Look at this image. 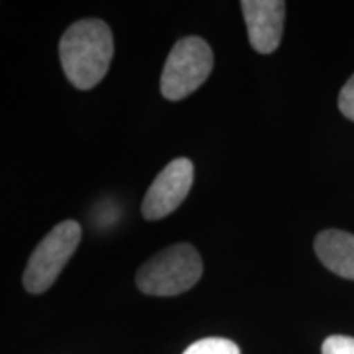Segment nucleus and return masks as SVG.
<instances>
[{"mask_svg": "<svg viewBox=\"0 0 354 354\" xmlns=\"http://www.w3.org/2000/svg\"><path fill=\"white\" fill-rule=\"evenodd\" d=\"M113 57V37L99 19H84L66 30L59 59L68 81L79 91L95 87L105 77Z\"/></svg>", "mask_w": 354, "mask_h": 354, "instance_id": "1", "label": "nucleus"}, {"mask_svg": "<svg viewBox=\"0 0 354 354\" xmlns=\"http://www.w3.org/2000/svg\"><path fill=\"white\" fill-rule=\"evenodd\" d=\"M315 253L331 272L354 281V234L325 230L317 236Z\"/></svg>", "mask_w": 354, "mask_h": 354, "instance_id": "7", "label": "nucleus"}, {"mask_svg": "<svg viewBox=\"0 0 354 354\" xmlns=\"http://www.w3.org/2000/svg\"><path fill=\"white\" fill-rule=\"evenodd\" d=\"M82 230L77 221L66 220L56 225L39 241L24 274V286L30 294H43L55 284L71 256L77 250Z\"/></svg>", "mask_w": 354, "mask_h": 354, "instance_id": "4", "label": "nucleus"}, {"mask_svg": "<svg viewBox=\"0 0 354 354\" xmlns=\"http://www.w3.org/2000/svg\"><path fill=\"white\" fill-rule=\"evenodd\" d=\"M194 165L187 158H177L159 172L143 198L141 212L146 220H161L171 215L190 192Z\"/></svg>", "mask_w": 354, "mask_h": 354, "instance_id": "5", "label": "nucleus"}, {"mask_svg": "<svg viewBox=\"0 0 354 354\" xmlns=\"http://www.w3.org/2000/svg\"><path fill=\"white\" fill-rule=\"evenodd\" d=\"M183 354H241L236 343L227 338H203L185 349Z\"/></svg>", "mask_w": 354, "mask_h": 354, "instance_id": "8", "label": "nucleus"}, {"mask_svg": "<svg viewBox=\"0 0 354 354\" xmlns=\"http://www.w3.org/2000/svg\"><path fill=\"white\" fill-rule=\"evenodd\" d=\"M338 107L344 117L354 122V76L344 84L342 92H339Z\"/></svg>", "mask_w": 354, "mask_h": 354, "instance_id": "10", "label": "nucleus"}, {"mask_svg": "<svg viewBox=\"0 0 354 354\" xmlns=\"http://www.w3.org/2000/svg\"><path fill=\"white\" fill-rule=\"evenodd\" d=\"M322 354H354V338L333 335L323 342Z\"/></svg>", "mask_w": 354, "mask_h": 354, "instance_id": "9", "label": "nucleus"}, {"mask_svg": "<svg viewBox=\"0 0 354 354\" xmlns=\"http://www.w3.org/2000/svg\"><path fill=\"white\" fill-rule=\"evenodd\" d=\"M214 68V53L198 37L179 39L167 56L161 74V94L167 100H183L196 92Z\"/></svg>", "mask_w": 354, "mask_h": 354, "instance_id": "3", "label": "nucleus"}, {"mask_svg": "<svg viewBox=\"0 0 354 354\" xmlns=\"http://www.w3.org/2000/svg\"><path fill=\"white\" fill-rule=\"evenodd\" d=\"M202 271V259L196 248L179 243L146 261L136 274V286L143 294L172 297L192 289Z\"/></svg>", "mask_w": 354, "mask_h": 354, "instance_id": "2", "label": "nucleus"}, {"mask_svg": "<svg viewBox=\"0 0 354 354\" xmlns=\"http://www.w3.org/2000/svg\"><path fill=\"white\" fill-rule=\"evenodd\" d=\"M241 10L253 50L263 55L276 51L284 30L286 3L281 0H245Z\"/></svg>", "mask_w": 354, "mask_h": 354, "instance_id": "6", "label": "nucleus"}]
</instances>
